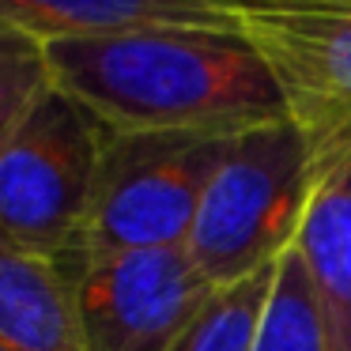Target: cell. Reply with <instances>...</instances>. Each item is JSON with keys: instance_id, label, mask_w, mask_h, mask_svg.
<instances>
[{"instance_id": "1", "label": "cell", "mask_w": 351, "mask_h": 351, "mask_svg": "<svg viewBox=\"0 0 351 351\" xmlns=\"http://www.w3.org/2000/svg\"><path fill=\"white\" fill-rule=\"evenodd\" d=\"M49 76L114 132L238 136L283 121L287 102L242 27H152L46 42Z\"/></svg>"}, {"instance_id": "2", "label": "cell", "mask_w": 351, "mask_h": 351, "mask_svg": "<svg viewBox=\"0 0 351 351\" xmlns=\"http://www.w3.org/2000/svg\"><path fill=\"white\" fill-rule=\"evenodd\" d=\"M313 170L317 152L291 117L227 140L185 245L212 287L276 265L295 245Z\"/></svg>"}, {"instance_id": "3", "label": "cell", "mask_w": 351, "mask_h": 351, "mask_svg": "<svg viewBox=\"0 0 351 351\" xmlns=\"http://www.w3.org/2000/svg\"><path fill=\"white\" fill-rule=\"evenodd\" d=\"M110 136L95 110L49 84L0 147V234L49 261L76 253Z\"/></svg>"}, {"instance_id": "4", "label": "cell", "mask_w": 351, "mask_h": 351, "mask_svg": "<svg viewBox=\"0 0 351 351\" xmlns=\"http://www.w3.org/2000/svg\"><path fill=\"white\" fill-rule=\"evenodd\" d=\"M227 140L193 132H114L76 257L189 245L200 200Z\"/></svg>"}, {"instance_id": "5", "label": "cell", "mask_w": 351, "mask_h": 351, "mask_svg": "<svg viewBox=\"0 0 351 351\" xmlns=\"http://www.w3.org/2000/svg\"><path fill=\"white\" fill-rule=\"evenodd\" d=\"M61 265L87 351H174L215 291L185 245L110 257L72 253Z\"/></svg>"}, {"instance_id": "6", "label": "cell", "mask_w": 351, "mask_h": 351, "mask_svg": "<svg viewBox=\"0 0 351 351\" xmlns=\"http://www.w3.org/2000/svg\"><path fill=\"white\" fill-rule=\"evenodd\" d=\"M313 152L351 140V0H265L238 16Z\"/></svg>"}, {"instance_id": "7", "label": "cell", "mask_w": 351, "mask_h": 351, "mask_svg": "<svg viewBox=\"0 0 351 351\" xmlns=\"http://www.w3.org/2000/svg\"><path fill=\"white\" fill-rule=\"evenodd\" d=\"M253 4L265 0H0V16L12 31L46 46L152 27H238Z\"/></svg>"}, {"instance_id": "8", "label": "cell", "mask_w": 351, "mask_h": 351, "mask_svg": "<svg viewBox=\"0 0 351 351\" xmlns=\"http://www.w3.org/2000/svg\"><path fill=\"white\" fill-rule=\"evenodd\" d=\"M295 250L325 306L336 351H351V140L317 152Z\"/></svg>"}, {"instance_id": "9", "label": "cell", "mask_w": 351, "mask_h": 351, "mask_svg": "<svg viewBox=\"0 0 351 351\" xmlns=\"http://www.w3.org/2000/svg\"><path fill=\"white\" fill-rule=\"evenodd\" d=\"M0 348L87 351L72 283L61 261L38 257L0 234Z\"/></svg>"}, {"instance_id": "10", "label": "cell", "mask_w": 351, "mask_h": 351, "mask_svg": "<svg viewBox=\"0 0 351 351\" xmlns=\"http://www.w3.org/2000/svg\"><path fill=\"white\" fill-rule=\"evenodd\" d=\"M253 351H336L325 306L295 245L276 261L272 291H268Z\"/></svg>"}, {"instance_id": "11", "label": "cell", "mask_w": 351, "mask_h": 351, "mask_svg": "<svg viewBox=\"0 0 351 351\" xmlns=\"http://www.w3.org/2000/svg\"><path fill=\"white\" fill-rule=\"evenodd\" d=\"M272 276L276 265H268L238 283L215 287L193 325L182 332V340L174 343V351H253Z\"/></svg>"}, {"instance_id": "12", "label": "cell", "mask_w": 351, "mask_h": 351, "mask_svg": "<svg viewBox=\"0 0 351 351\" xmlns=\"http://www.w3.org/2000/svg\"><path fill=\"white\" fill-rule=\"evenodd\" d=\"M53 84L46 46L19 31L0 34V147L19 129L27 110Z\"/></svg>"}, {"instance_id": "13", "label": "cell", "mask_w": 351, "mask_h": 351, "mask_svg": "<svg viewBox=\"0 0 351 351\" xmlns=\"http://www.w3.org/2000/svg\"><path fill=\"white\" fill-rule=\"evenodd\" d=\"M8 31H12V27H8V23H4V16H0V34H8Z\"/></svg>"}, {"instance_id": "14", "label": "cell", "mask_w": 351, "mask_h": 351, "mask_svg": "<svg viewBox=\"0 0 351 351\" xmlns=\"http://www.w3.org/2000/svg\"><path fill=\"white\" fill-rule=\"evenodd\" d=\"M0 351H8V348H0Z\"/></svg>"}]
</instances>
